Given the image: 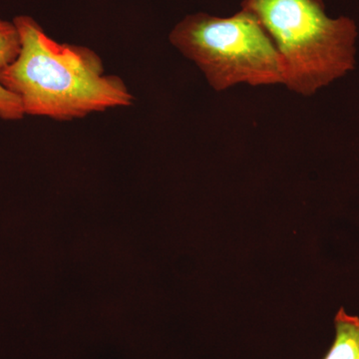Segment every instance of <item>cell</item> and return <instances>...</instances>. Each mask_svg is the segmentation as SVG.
<instances>
[{"label":"cell","instance_id":"cell-1","mask_svg":"<svg viewBox=\"0 0 359 359\" xmlns=\"http://www.w3.org/2000/svg\"><path fill=\"white\" fill-rule=\"evenodd\" d=\"M13 23L20 51L0 70V84L18 97L25 115L69 121L133 103L121 78L105 74L95 51L58 43L30 16H16Z\"/></svg>","mask_w":359,"mask_h":359},{"label":"cell","instance_id":"cell-2","mask_svg":"<svg viewBox=\"0 0 359 359\" xmlns=\"http://www.w3.org/2000/svg\"><path fill=\"white\" fill-rule=\"evenodd\" d=\"M285 61L287 88L304 96L353 70L358 29L351 18H328L323 0H243Z\"/></svg>","mask_w":359,"mask_h":359},{"label":"cell","instance_id":"cell-3","mask_svg":"<svg viewBox=\"0 0 359 359\" xmlns=\"http://www.w3.org/2000/svg\"><path fill=\"white\" fill-rule=\"evenodd\" d=\"M170 41L195 62L216 91L238 83L285 84L282 55L259 20L245 9L226 18L188 15L175 26Z\"/></svg>","mask_w":359,"mask_h":359},{"label":"cell","instance_id":"cell-4","mask_svg":"<svg viewBox=\"0 0 359 359\" xmlns=\"http://www.w3.org/2000/svg\"><path fill=\"white\" fill-rule=\"evenodd\" d=\"M20 51V39L13 22L0 20V70L18 57ZM22 106L18 97L0 84V119L15 121L25 117Z\"/></svg>","mask_w":359,"mask_h":359},{"label":"cell","instance_id":"cell-5","mask_svg":"<svg viewBox=\"0 0 359 359\" xmlns=\"http://www.w3.org/2000/svg\"><path fill=\"white\" fill-rule=\"evenodd\" d=\"M335 339L323 359H359V318L340 308L335 316Z\"/></svg>","mask_w":359,"mask_h":359}]
</instances>
